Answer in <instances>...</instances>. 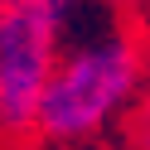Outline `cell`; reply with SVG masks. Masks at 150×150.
I'll return each mask as SVG.
<instances>
[{"label": "cell", "instance_id": "3957f363", "mask_svg": "<svg viewBox=\"0 0 150 150\" xmlns=\"http://www.w3.org/2000/svg\"><path fill=\"white\" fill-rule=\"evenodd\" d=\"M131 140H136V150H150V82H145V92H140V102H136V126H131Z\"/></svg>", "mask_w": 150, "mask_h": 150}, {"label": "cell", "instance_id": "7a4b0ae2", "mask_svg": "<svg viewBox=\"0 0 150 150\" xmlns=\"http://www.w3.org/2000/svg\"><path fill=\"white\" fill-rule=\"evenodd\" d=\"M58 58L49 0H10L0 5V140L29 145L39 140V107Z\"/></svg>", "mask_w": 150, "mask_h": 150}, {"label": "cell", "instance_id": "6da1fadb", "mask_svg": "<svg viewBox=\"0 0 150 150\" xmlns=\"http://www.w3.org/2000/svg\"><path fill=\"white\" fill-rule=\"evenodd\" d=\"M58 58L39 107V140L78 150L107 136L145 92V39L126 0H49Z\"/></svg>", "mask_w": 150, "mask_h": 150}, {"label": "cell", "instance_id": "277c9868", "mask_svg": "<svg viewBox=\"0 0 150 150\" xmlns=\"http://www.w3.org/2000/svg\"><path fill=\"white\" fill-rule=\"evenodd\" d=\"M0 5H10V0H0Z\"/></svg>", "mask_w": 150, "mask_h": 150}]
</instances>
